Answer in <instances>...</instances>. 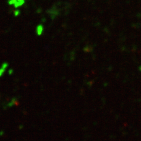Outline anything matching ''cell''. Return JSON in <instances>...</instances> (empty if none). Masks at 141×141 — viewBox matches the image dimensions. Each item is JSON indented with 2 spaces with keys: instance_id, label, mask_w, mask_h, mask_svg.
Instances as JSON below:
<instances>
[{
  "instance_id": "1",
  "label": "cell",
  "mask_w": 141,
  "mask_h": 141,
  "mask_svg": "<svg viewBox=\"0 0 141 141\" xmlns=\"http://www.w3.org/2000/svg\"><path fill=\"white\" fill-rule=\"evenodd\" d=\"M24 0H17L16 3H15L14 5H15V7L17 8V7L22 5L23 4H24Z\"/></svg>"
},
{
  "instance_id": "2",
  "label": "cell",
  "mask_w": 141,
  "mask_h": 141,
  "mask_svg": "<svg viewBox=\"0 0 141 141\" xmlns=\"http://www.w3.org/2000/svg\"><path fill=\"white\" fill-rule=\"evenodd\" d=\"M42 30H43V28H42V26H38L37 28V33L38 35H40L41 33H42Z\"/></svg>"
},
{
  "instance_id": "3",
  "label": "cell",
  "mask_w": 141,
  "mask_h": 141,
  "mask_svg": "<svg viewBox=\"0 0 141 141\" xmlns=\"http://www.w3.org/2000/svg\"><path fill=\"white\" fill-rule=\"evenodd\" d=\"M17 2V0H9V4L10 5H14Z\"/></svg>"
}]
</instances>
